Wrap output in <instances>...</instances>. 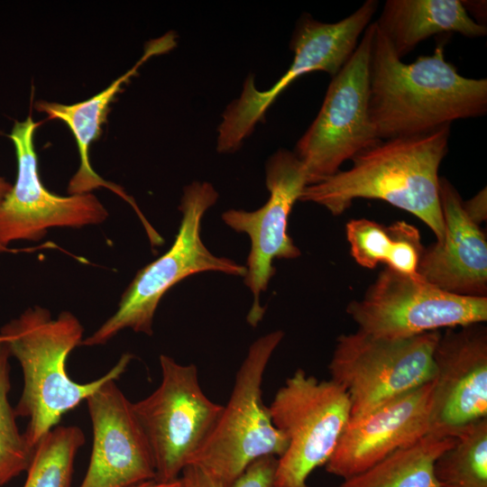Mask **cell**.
I'll return each instance as SVG.
<instances>
[{"mask_svg": "<svg viewBox=\"0 0 487 487\" xmlns=\"http://www.w3.org/2000/svg\"><path fill=\"white\" fill-rule=\"evenodd\" d=\"M445 44L406 64L375 24L368 112L380 140L423 134L486 114L487 79L459 74L445 58Z\"/></svg>", "mask_w": 487, "mask_h": 487, "instance_id": "obj_1", "label": "cell"}, {"mask_svg": "<svg viewBox=\"0 0 487 487\" xmlns=\"http://www.w3.org/2000/svg\"><path fill=\"white\" fill-rule=\"evenodd\" d=\"M450 126L406 137L381 140L361 152L346 170L308 185L300 201L340 216L357 198L380 199L420 219L436 242L445 234L438 170L448 152Z\"/></svg>", "mask_w": 487, "mask_h": 487, "instance_id": "obj_2", "label": "cell"}, {"mask_svg": "<svg viewBox=\"0 0 487 487\" xmlns=\"http://www.w3.org/2000/svg\"><path fill=\"white\" fill-rule=\"evenodd\" d=\"M84 328L69 311L51 318L47 308H27L0 329V341L19 362L23 388L14 408L16 417L28 418L23 436L35 450L40 440L58 426L62 416L78 407L109 380H117L133 355L124 354L100 378L78 383L70 379L66 361L82 342Z\"/></svg>", "mask_w": 487, "mask_h": 487, "instance_id": "obj_3", "label": "cell"}, {"mask_svg": "<svg viewBox=\"0 0 487 487\" xmlns=\"http://www.w3.org/2000/svg\"><path fill=\"white\" fill-rule=\"evenodd\" d=\"M217 198V191L206 181H194L184 188L179 207L182 218L173 244L137 272L115 314L80 345H105L125 328L152 335L153 317L161 298L190 275L218 271L244 277L245 266L214 255L201 239L202 218Z\"/></svg>", "mask_w": 487, "mask_h": 487, "instance_id": "obj_4", "label": "cell"}, {"mask_svg": "<svg viewBox=\"0 0 487 487\" xmlns=\"http://www.w3.org/2000/svg\"><path fill=\"white\" fill-rule=\"evenodd\" d=\"M283 336V331L276 330L250 345L229 400L188 464L201 467L225 487H232L254 461L280 457L288 447L287 436L274 426L262 398L265 369Z\"/></svg>", "mask_w": 487, "mask_h": 487, "instance_id": "obj_5", "label": "cell"}, {"mask_svg": "<svg viewBox=\"0 0 487 487\" xmlns=\"http://www.w3.org/2000/svg\"><path fill=\"white\" fill-rule=\"evenodd\" d=\"M378 6V1L367 0L349 16L336 23H322L309 14H303L291 38L290 49L294 57L289 68L266 90L257 89L253 76L245 79L240 96L222 115L217 128V152L227 153L238 150L278 96L300 76L317 70L325 71L332 78L335 76L354 52Z\"/></svg>", "mask_w": 487, "mask_h": 487, "instance_id": "obj_6", "label": "cell"}, {"mask_svg": "<svg viewBox=\"0 0 487 487\" xmlns=\"http://www.w3.org/2000/svg\"><path fill=\"white\" fill-rule=\"evenodd\" d=\"M269 409L289 442L278 458L273 487H309L308 478L327 463L351 418L348 394L332 380L319 381L299 368Z\"/></svg>", "mask_w": 487, "mask_h": 487, "instance_id": "obj_7", "label": "cell"}, {"mask_svg": "<svg viewBox=\"0 0 487 487\" xmlns=\"http://www.w3.org/2000/svg\"><path fill=\"white\" fill-rule=\"evenodd\" d=\"M440 335L432 331L403 339L378 338L359 330L340 335L328 371L330 380L348 394L351 417L432 381Z\"/></svg>", "mask_w": 487, "mask_h": 487, "instance_id": "obj_8", "label": "cell"}, {"mask_svg": "<svg viewBox=\"0 0 487 487\" xmlns=\"http://www.w3.org/2000/svg\"><path fill=\"white\" fill-rule=\"evenodd\" d=\"M374 32L371 23L351 58L332 78L317 115L295 146L308 185L335 174L345 161L381 141L368 112Z\"/></svg>", "mask_w": 487, "mask_h": 487, "instance_id": "obj_9", "label": "cell"}, {"mask_svg": "<svg viewBox=\"0 0 487 487\" xmlns=\"http://www.w3.org/2000/svg\"><path fill=\"white\" fill-rule=\"evenodd\" d=\"M346 313L359 331L378 338L403 339L487 321V297L442 290L418 275L385 267Z\"/></svg>", "mask_w": 487, "mask_h": 487, "instance_id": "obj_10", "label": "cell"}, {"mask_svg": "<svg viewBox=\"0 0 487 487\" xmlns=\"http://www.w3.org/2000/svg\"><path fill=\"white\" fill-rule=\"evenodd\" d=\"M160 365L159 387L133 409L152 454L155 480L172 482L212 431L223 405L204 393L195 364L161 354Z\"/></svg>", "mask_w": 487, "mask_h": 487, "instance_id": "obj_11", "label": "cell"}, {"mask_svg": "<svg viewBox=\"0 0 487 487\" xmlns=\"http://www.w3.org/2000/svg\"><path fill=\"white\" fill-rule=\"evenodd\" d=\"M265 181L270 197L262 207L251 212L229 209L222 214L229 227L246 234L251 241L244 281L253 296L247 316L253 326L265 312L260 296L275 274L273 261L301 254L288 233V224L294 204L308 186L306 168L293 152L279 149L266 161Z\"/></svg>", "mask_w": 487, "mask_h": 487, "instance_id": "obj_12", "label": "cell"}, {"mask_svg": "<svg viewBox=\"0 0 487 487\" xmlns=\"http://www.w3.org/2000/svg\"><path fill=\"white\" fill-rule=\"evenodd\" d=\"M39 124L28 116L15 122L9 135L15 149L17 175L0 204V252L14 241H39L52 227L80 228L101 224L108 216L92 193L60 197L43 186L33 142Z\"/></svg>", "mask_w": 487, "mask_h": 487, "instance_id": "obj_13", "label": "cell"}, {"mask_svg": "<svg viewBox=\"0 0 487 487\" xmlns=\"http://www.w3.org/2000/svg\"><path fill=\"white\" fill-rule=\"evenodd\" d=\"M430 432L454 436L487 418V328H446L436 345Z\"/></svg>", "mask_w": 487, "mask_h": 487, "instance_id": "obj_14", "label": "cell"}, {"mask_svg": "<svg viewBox=\"0 0 487 487\" xmlns=\"http://www.w3.org/2000/svg\"><path fill=\"white\" fill-rule=\"evenodd\" d=\"M93 427L88 467L78 487H134L155 480L151 448L131 402L109 380L87 400Z\"/></svg>", "mask_w": 487, "mask_h": 487, "instance_id": "obj_15", "label": "cell"}, {"mask_svg": "<svg viewBox=\"0 0 487 487\" xmlns=\"http://www.w3.org/2000/svg\"><path fill=\"white\" fill-rule=\"evenodd\" d=\"M433 381L351 417L326 471L351 477L428 434Z\"/></svg>", "mask_w": 487, "mask_h": 487, "instance_id": "obj_16", "label": "cell"}, {"mask_svg": "<svg viewBox=\"0 0 487 487\" xmlns=\"http://www.w3.org/2000/svg\"><path fill=\"white\" fill-rule=\"evenodd\" d=\"M444 219L442 242L424 249L417 273L446 292L487 297V241L480 225L465 214L463 199L451 182L439 179Z\"/></svg>", "mask_w": 487, "mask_h": 487, "instance_id": "obj_17", "label": "cell"}, {"mask_svg": "<svg viewBox=\"0 0 487 487\" xmlns=\"http://www.w3.org/2000/svg\"><path fill=\"white\" fill-rule=\"evenodd\" d=\"M175 35L168 32L162 37L152 40L145 46L144 53L136 64L115 79L106 89L91 98L73 105H62L40 101L35 104L39 112L48 115L49 119L63 121L73 133L78 143L80 166L69 183V195L90 193L93 189L105 187L123 198L139 212L133 198L121 187L102 179L90 165L89 146L100 134L101 124L105 122L108 106L121 87L133 77L140 66L156 54L164 53L175 46Z\"/></svg>", "mask_w": 487, "mask_h": 487, "instance_id": "obj_18", "label": "cell"}, {"mask_svg": "<svg viewBox=\"0 0 487 487\" xmlns=\"http://www.w3.org/2000/svg\"><path fill=\"white\" fill-rule=\"evenodd\" d=\"M374 23L400 59L436 34H487L486 25L478 23L460 0H387Z\"/></svg>", "mask_w": 487, "mask_h": 487, "instance_id": "obj_19", "label": "cell"}, {"mask_svg": "<svg viewBox=\"0 0 487 487\" xmlns=\"http://www.w3.org/2000/svg\"><path fill=\"white\" fill-rule=\"evenodd\" d=\"M350 253L362 267L373 269L379 263L409 275L417 270L424 252L419 230L405 221L384 225L375 221L351 219L345 225Z\"/></svg>", "mask_w": 487, "mask_h": 487, "instance_id": "obj_20", "label": "cell"}, {"mask_svg": "<svg viewBox=\"0 0 487 487\" xmlns=\"http://www.w3.org/2000/svg\"><path fill=\"white\" fill-rule=\"evenodd\" d=\"M455 441V436L428 433L334 487H437L435 462Z\"/></svg>", "mask_w": 487, "mask_h": 487, "instance_id": "obj_21", "label": "cell"}, {"mask_svg": "<svg viewBox=\"0 0 487 487\" xmlns=\"http://www.w3.org/2000/svg\"><path fill=\"white\" fill-rule=\"evenodd\" d=\"M456 441L436 460L437 487H487V418L459 429Z\"/></svg>", "mask_w": 487, "mask_h": 487, "instance_id": "obj_22", "label": "cell"}, {"mask_svg": "<svg viewBox=\"0 0 487 487\" xmlns=\"http://www.w3.org/2000/svg\"><path fill=\"white\" fill-rule=\"evenodd\" d=\"M84 443L80 427H53L36 446L23 487H70L74 460Z\"/></svg>", "mask_w": 487, "mask_h": 487, "instance_id": "obj_23", "label": "cell"}, {"mask_svg": "<svg viewBox=\"0 0 487 487\" xmlns=\"http://www.w3.org/2000/svg\"><path fill=\"white\" fill-rule=\"evenodd\" d=\"M10 356L7 347L0 341V487L27 472L34 453L20 433L14 409L8 400Z\"/></svg>", "mask_w": 487, "mask_h": 487, "instance_id": "obj_24", "label": "cell"}, {"mask_svg": "<svg viewBox=\"0 0 487 487\" xmlns=\"http://www.w3.org/2000/svg\"><path fill=\"white\" fill-rule=\"evenodd\" d=\"M278 464L276 456H264L252 463L232 487H273ZM180 487H225L207 471L195 464L184 467Z\"/></svg>", "mask_w": 487, "mask_h": 487, "instance_id": "obj_25", "label": "cell"}, {"mask_svg": "<svg viewBox=\"0 0 487 487\" xmlns=\"http://www.w3.org/2000/svg\"><path fill=\"white\" fill-rule=\"evenodd\" d=\"M463 207L468 217L479 225L487 217V197L486 188L479 191L469 200H463Z\"/></svg>", "mask_w": 487, "mask_h": 487, "instance_id": "obj_26", "label": "cell"}, {"mask_svg": "<svg viewBox=\"0 0 487 487\" xmlns=\"http://www.w3.org/2000/svg\"><path fill=\"white\" fill-rule=\"evenodd\" d=\"M134 487H180V482L179 479L172 482H159L156 480H151L140 483Z\"/></svg>", "mask_w": 487, "mask_h": 487, "instance_id": "obj_27", "label": "cell"}, {"mask_svg": "<svg viewBox=\"0 0 487 487\" xmlns=\"http://www.w3.org/2000/svg\"><path fill=\"white\" fill-rule=\"evenodd\" d=\"M11 187L4 178L0 177V204Z\"/></svg>", "mask_w": 487, "mask_h": 487, "instance_id": "obj_28", "label": "cell"}]
</instances>
